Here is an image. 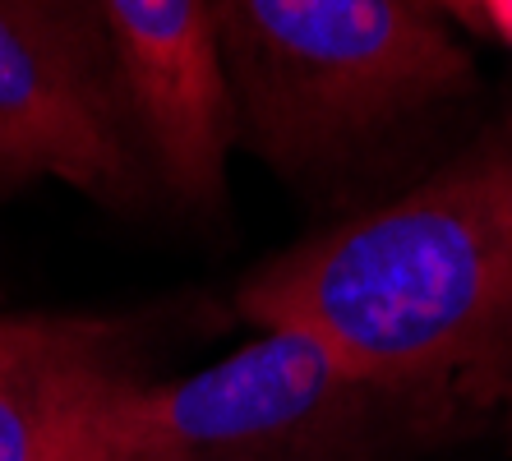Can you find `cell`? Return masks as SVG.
I'll list each match as a JSON object with an SVG mask.
<instances>
[{"label":"cell","instance_id":"6da1fadb","mask_svg":"<svg viewBox=\"0 0 512 461\" xmlns=\"http://www.w3.org/2000/svg\"><path fill=\"white\" fill-rule=\"evenodd\" d=\"M254 328H296L374 392L471 388L512 369V125L240 286Z\"/></svg>","mask_w":512,"mask_h":461},{"label":"cell","instance_id":"7a4b0ae2","mask_svg":"<svg viewBox=\"0 0 512 461\" xmlns=\"http://www.w3.org/2000/svg\"><path fill=\"white\" fill-rule=\"evenodd\" d=\"M236 130L296 171L365 148L471 83L439 0H208Z\"/></svg>","mask_w":512,"mask_h":461},{"label":"cell","instance_id":"3957f363","mask_svg":"<svg viewBox=\"0 0 512 461\" xmlns=\"http://www.w3.org/2000/svg\"><path fill=\"white\" fill-rule=\"evenodd\" d=\"M374 397L323 342L259 328L254 342L116 406V461H314Z\"/></svg>","mask_w":512,"mask_h":461},{"label":"cell","instance_id":"277c9868","mask_svg":"<svg viewBox=\"0 0 512 461\" xmlns=\"http://www.w3.org/2000/svg\"><path fill=\"white\" fill-rule=\"evenodd\" d=\"M107 51L84 0H0V185L51 176L97 203L134 190Z\"/></svg>","mask_w":512,"mask_h":461},{"label":"cell","instance_id":"5b68a950","mask_svg":"<svg viewBox=\"0 0 512 461\" xmlns=\"http://www.w3.org/2000/svg\"><path fill=\"white\" fill-rule=\"evenodd\" d=\"M157 171L185 203L222 199L236 139L208 0H93Z\"/></svg>","mask_w":512,"mask_h":461},{"label":"cell","instance_id":"8992f818","mask_svg":"<svg viewBox=\"0 0 512 461\" xmlns=\"http://www.w3.org/2000/svg\"><path fill=\"white\" fill-rule=\"evenodd\" d=\"M134 383L111 323L0 314V461H116V406Z\"/></svg>","mask_w":512,"mask_h":461},{"label":"cell","instance_id":"52a82bcc","mask_svg":"<svg viewBox=\"0 0 512 461\" xmlns=\"http://www.w3.org/2000/svg\"><path fill=\"white\" fill-rule=\"evenodd\" d=\"M480 19H485V28L512 42V0H480Z\"/></svg>","mask_w":512,"mask_h":461},{"label":"cell","instance_id":"ba28073f","mask_svg":"<svg viewBox=\"0 0 512 461\" xmlns=\"http://www.w3.org/2000/svg\"><path fill=\"white\" fill-rule=\"evenodd\" d=\"M443 10H448V19H457L462 28H485V19H480V0H439Z\"/></svg>","mask_w":512,"mask_h":461}]
</instances>
